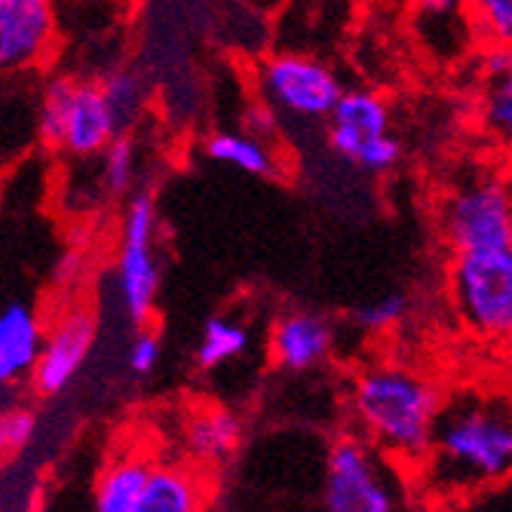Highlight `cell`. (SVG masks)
<instances>
[{
  "label": "cell",
  "instance_id": "5bb4252c",
  "mask_svg": "<svg viewBox=\"0 0 512 512\" xmlns=\"http://www.w3.org/2000/svg\"><path fill=\"white\" fill-rule=\"evenodd\" d=\"M243 442V421L230 408H203L197 411L188 430H184V445H188L194 460L221 463L234 454Z\"/></svg>",
  "mask_w": 512,
  "mask_h": 512
},
{
  "label": "cell",
  "instance_id": "52a82bcc",
  "mask_svg": "<svg viewBox=\"0 0 512 512\" xmlns=\"http://www.w3.org/2000/svg\"><path fill=\"white\" fill-rule=\"evenodd\" d=\"M445 237L460 252L512 249V200L497 178L473 181L445 203Z\"/></svg>",
  "mask_w": 512,
  "mask_h": 512
},
{
  "label": "cell",
  "instance_id": "ba28073f",
  "mask_svg": "<svg viewBox=\"0 0 512 512\" xmlns=\"http://www.w3.org/2000/svg\"><path fill=\"white\" fill-rule=\"evenodd\" d=\"M325 512H396L378 457L359 439H341L325 463Z\"/></svg>",
  "mask_w": 512,
  "mask_h": 512
},
{
  "label": "cell",
  "instance_id": "f1b7e54d",
  "mask_svg": "<svg viewBox=\"0 0 512 512\" xmlns=\"http://www.w3.org/2000/svg\"><path fill=\"white\" fill-rule=\"evenodd\" d=\"M7 454V445H4V433H0V457Z\"/></svg>",
  "mask_w": 512,
  "mask_h": 512
},
{
  "label": "cell",
  "instance_id": "8992f818",
  "mask_svg": "<svg viewBox=\"0 0 512 512\" xmlns=\"http://www.w3.org/2000/svg\"><path fill=\"white\" fill-rule=\"evenodd\" d=\"M261 92L273 111H283L295 120H329L341 99V80L319 59L283 53L264 62Z\"/></svg>",
  "mask_w": 512,
  "mask_h": 512
},
{
  "label": "cell",
  "instance_id": "9c48e42d",
  "mask_svg": "<svg viewBox=\"0 0 512 512\" xmlns=\"http://www.w3.org/2000/svg\"><path fill=\"white\" fill-rule=\"evenodd\" d=\"M99 325L96 316L86 310H74L62 316L50 335H43L31 381L40 396H59L71 387V381L83 371L92 344H96Z\"/></svg>",
  "mask_w": 512,
  "mask_h": 512
},
{
  "label": "cell",
  "instance_id": "6da1fadb",
  "mask_svg": "<svg viewBox=\"0 0 512 512\" xmlns=\"http://www.w3.org/2000/svg\"><path fill=\"white\" fill-rule=\"evenodd\" d=\"M353 408L371 442L405 457L424 454L442 411L436 387L402 365H375L356 381Z\"/></svg>",
  "mask_w": 512,
  "mask_h": 512
},
{
  "label": "cell",
  "instance_id": "4316f807",
  "mask_svg": "<svg viewBox=\"0 0 512 512\" xmlns=\"http://www.w3.org/2000/svg\"><path fill=\"white\" fill-rule=\"evenodd\" d=\"M482 71L485 77L494 83V80H506L512 77V53H509V46H494V50L485 56L482 62Z\"/></svg>",
  "mask_w": 512,
  "mask_h": 512
},
{
  "label": "cell",
  "instance_id": "484cf974",
  "mask_svg": "<svg viewBox=\"0 0 512 512\" xmlns=\"http://www.w3.org/2000/svg\"><path fill=\"white\" fill-rule=\"evenodd\" d=\"M160 338L154 332H138L135 341L129 344V353H126V362H129V371L132 375H151V371L160 365Z\"/></svg>",
  "mask_w": 512,
  "mask_h": 512
},
{
  "label": "cell",
  "instance_id": "603a6c76",
  "mask_svg": "<svg viewBox=\"0 0 512 512\" xmlns=\"http://www.w3.org/2000/svg\"><path fill=\"white\" fill-rule=\"evenodd\" d=\"M485 123L509 138L512 132V77L494 80L485 92Z\"/></svg>",
  "mask_w": 512,
  "mask_h": 512
},
{
  "label": "cell",
  "instance_id": "30bf717a",
  "mask_svg": "<svg viewBox=\"0 0 512 512\" xmlns=\"http://www.w3.org/2000/svg\"><path fill=\"white\" fill-rule=\"evenodd\" d=\"M53 0H0V71H25L50 53Z\"/></svg>",
  "mask_w": 512,
  "mask_h": 512
},
{
  "label": "cell",
  "instance_id": "2e32d148",
  "mask_svg": "<svg viewBox=\"0 0 512 512\" xmlns=\"http://www.w3.org/2000/svg\"><path fill=\"white\" fill-rule=\"evenodd\" d=\"M148 476H151L148 460L126 457V460L111 463V467L99 476L92 512H135Z\"/></svg>",
  "mask_w": 512,
  "mask_h": 512
},
{
  "label": "cell",
  "instance_id": "7a4b0ae2",
  "mask_svg": "<svg viewBox=\"0 0 512 512\" xmlns=\"http://www.w3.org/2000/svg\"><path fill=\"white\" fill-rule=\"evenodd\" d=\"M439 476L451 485L497 482L512 467V427L503 408L467 399L439 411L433 442Z\"/></svg>",
  "mask_w": 512,
  "mask_h": 512
},
{
  "label": "cell",
  "instance_id": "e0dca14e",
  "mask_svg": "<svg viewBox=\"0 0 512 512\" xmlns=\"http://www.w3.org/2000/svg\"><path fill=\"white\" fill-rule=\"evenodd\" d=\"M206 157L224 166H234L240 172L258 175V178H273L279 172L276 157L261 138L249 132H215L206 138Z\"/></svg>",
  "mask_w": 512,
  "mask_h": 512
},
{
  "label": "cell",
  "instance_id": "d6986e66",
  "mask_svg": "<svg viewBox=\"0 0 512 512\" xmlns=\"http://www.w3.org/2000/svg\"><path fill=\"white\" fill-rule=\"evenodd\" d=\"M249 347V329L234 319H224V316H215L206 322L203 329V338H200V347H197V362L200 368H218L230 359L243 356Z\"/></svg>",
  "mask_w": 512,
  "mask_h": 512
},
{
  "label": "cell",
  "instance_id": "9a60e30c",
  "mask_svg": "<svg viewBox=\"0 0 512 512\" xmlns=\"http://www.w3.org/2000/svg\"><path fill=\"white\" fill-rule=\"evenodd\" d=\"M135 512H203V485L184 467H151Z\"/></svg>",
  "mask_w": 512,
  "mask_h": 512
},
{
  "label": "cell",
  "instance_id": "8fae6325",
  "mask_svg": "<svg viewBox=\"0 0 512 512\" xmlns=\"http://www.w3.org/2000/svg\"><path fill=\"white\" fill-rule=\"evenodd\" d=\"M117 135H120V126H117L114 111L108 108V102L102 96L99 83L96 80H77L62 148L74 157H99Z\"/></svg>",
  "mask_w": 512,
  "mask_h": 512
},
{
  "label": "cell",
  "instance_id": "5b68a950",
  "mask_svg": "<svg viewBox=\"0 0 512 512\" xmlns=\"http://www.w3.org/2000/svg\"><path fill=\"white\" fill-rule=\"evenodd\" d=\"M454 301L473 332L506 338L512 329V249L460 252L454 261Z\"/></svg>",
  "mask_w": 512,
  "mask_h": 512
},
{
  "label": "cell",
  "instance_id": "ffe728a7",
  "mask_svg": "<svg viewBox=\"0 0 512 512\" xmlns=\"http://www.w3.org/2000/svg\"><path fill=\"white\" fill-rule=\"evenodd\" d=\"M74 83H77L74 77H53L50 83H46L43 96H40V108H37V132L43 138V145L62 148Z\"/></svg>",
  "mask_w": 512,
  "mask_h": 512
},
{
  "label": "cell",
  "instance_id": "83f0119b",
  "mask_svg": "<svg viewBox=\"0 0 512 512\" xmlns=\"http://www.w3.org/2000/svg\"><path fill=\"white\" fill-rule=\"evenodd\" d=\"M470 0H421V13L430 19H451L457 16Z\"/></svg>",
  "mask_w": 512,
  "mask_h": 512
},
{
  "label": "cell",
  "instance_id": "d4e9b609",
  "mask_svg": "<svg viewBox=\"0 0 512 512\" xmlns=\"http://www.w3.org/2000/svg\"><path fill=\"white\" fill-rule=\"evenodd\" d=\"M0 433H4L7 451H19V448L31 445V439L37 436V414L31 408L4 411L0 414Z\"/></svg>",
  "mask_w": 512,
  "mask_h": 512
},
{
  "label": "cell",
  "instance_id": "3957f363",
  "mask_svg": "<svg viewBox=\"0 0 512 512\" xmlns=\"http://www.w3.org/2000/svg\"><path fill=\"white\" fill-rule=\"evenodd\" d=\"M157 206L151 194H135L123 215V243L114 264V292L129 322L145 325L160 292V261L154 252Z\"/></svg>",
  "mask_w": 512,
  "mask_h": 512
},
{
  "label": "cell",
  "instance_id": "4fadbf2b",
  "mask_svg": "<svg viewBox=\"0 0 512 512\" xmlns=\"http://www.w3.org/2000/svg\"><path fill=\"white\" fill-rule=\"evenodd\" d=\"M43 344L40 319L28 304L0 307V387L16 384L34 371Z\"/></svg>",
  "mask_w": 512,
  "mask_h": 512
},
{
  "label": "cell",
  "instance_id": "cb8c5ba5",
  "mask_svg": "<svg viewBox=\"0 0 512 512\" xmlns=\"http://www.w3.org/2000/svg\"><path fill=\"white\" fill-rule=\"evenodd\" d=\"M482 28L500 43L509 46L512 40V0H473Z\"/></svg>",
  "mask_w": 512,
  "mask_h": 512
},
{
  "label": "cell",
  "instance_id": "7402d4cb",
  "mask_svg": "<svg viewBox=\"0 0 512 512\" xmlns=\"http://www.w3.org/2000/svg\"><path fill=\"white\" fill-rule=\"evenodd\" d=\"M408 313V298L405 295H384L378 301H368L353 313V325H359L362 332H387L393 325H399Z\"/></svg>",
  "mask_w": 512,
  "mask_h": 512
},
{
  "label": "cell",
  "instance_id": "44dd1931",
  "mask_svg": "<svg viewBox=\"0 0 512 512\" xmlns=\"http://www.w3.org/2000/svg\"><path fill=\"white\" fill-rule=\"evenodd\" d=\"M138 172V151L135 142L126 135H117L114 142L102 151V184L111 197H126L135 184Z\"/></svg>",
  "mask_w": 512,
  "mask_h": 512
},
{
  "label": "cell",
  "instance_id": "7c38bea8",
  "mask_svg": "<svg viewBox=\"0 0 512 512\" xmlns=\"http://www.w3.org/2000/svg\"><path fill=\"white\" fill-rule=\"evenodd\" d=\"M332 350V325L319 313L295 310L279 316L270 332V353L279 368L310 371Z\"/></svg>",
  "mask_w": 512,
  "mask_h": 512
},
{
  "label": "cell",
  "instance_id": "ac0fdd59",
  "mask_svg": "<svg viewBox=\"0 0 512 512\" xmlns=\"http://www.w3.org/2000/svg\"><path fill=\"white\" fill-rule=\"evenodd\" d=\"M96 83L102 89L108 108L114 111V120H117L120 129L135 123L138 114H142L145 105H148V83L142 80V74H135L129 68H114Z\"/></svg>",
  "mask_w": 512,
  "mask_h": 512
},
{
  "label": "cell",
  "instance_id": "277c9868",
  "mask_svg": "<svg viewBox=\"0 0 512 512\" xmlns=\"http://www.w3.org/2000/svg\"><path fill=\"white\" fill-rule=\"evenodd\" d=\"M329 148L365 172L393 169L402 157V145L390 132V105L371 89L341 92L329 114Z\"/></svg>",
  "mask_w": 512,
  "mask_h": 512
}]
</instances>
